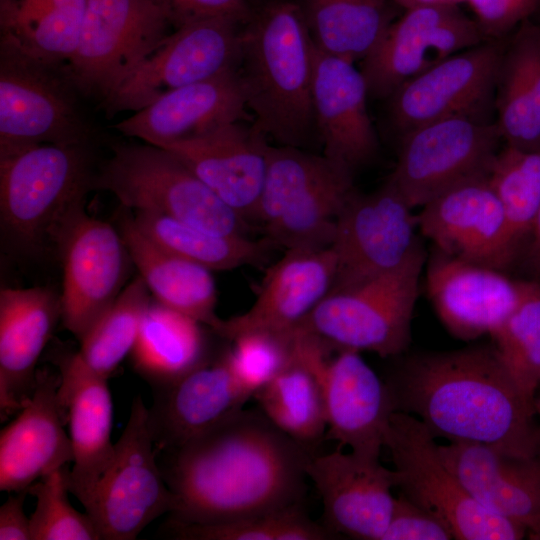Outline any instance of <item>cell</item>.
<instances>
[{"label": "cell", "mask_w": 540, "mask_h": 540, "mask_svg": "<svg viewBox=\"0 0 540 540\" xmlns=\"http://www.w3.org/2000/svg\"><path fill=\"white\" fill-rule=\"evenodd\" d=\"M238 69L177 88L114 127L123 135L165 147L248 116Z\"/></svg>", "instance_id": "obj_30"}, {"label": "cell", "mask_w": 540, "mask_h": 540, "mask_svg": "<svg viewBox=\"0 0 540 540\" xmlns=\"http://www.w3.org/2000/svg\"><path fill=\"white\" fill-rule=\"evenodd\" d=\"M132 219L162 248L211 271L260 263L274 245L268 239L253 240L246 235L213 234L156 212L134 211Z\"/></svg>", "instance_id": "obj_36"}, {"label": "cell", "mask_w": 540, "mask_h": 540, "mask_svg": "<svg viewBox=\"0 0 540 540\" xmlns=\"http://www.w3.org/2000/svg\"><path fill=\"white\" fill-rule=\"evenodd\" d=\"M153 390L148 424L157 453L176 448L212 428L243 409L253 397L233 371L229 348Z\"/></svg>", "instance_id": "obj_21"}, {"label": "cell", "mask_w": 540, "mask_h": 540, "mask_svg": "<svg viewBox=\"0 0 540 540\" xmlns=\"http://www.w3.org/2000/svg\"><path fill=\"white\" fill-rule=\"evenodd\" d=\"M67 473L65 466L28 488V494L36 498L35 510L29 517L31 540H101L89 514L70 504Z\"/></svg>", "instance_id": "obj_42"}, {"label": "cell", "mask_w": 540, "mask_h": 540, "mask_svg": "<svg viewBox=\"0 0 540 540\" xmlns=\"http://www.w3.org/2000/svg\"><path fill=\"white\" fill-rule=\"evenodd\" d=\"M494 109L505 143L521 148L540 146V25L529 19L505 39Z\"/></svg>", "instance_id": "obj_32"}, {"label": "cell", "mask_w": 540, "mask_h": 540, "mask_svg": "<svg viewBox=\"0 0 540 540\" xmlns=\"http://www.w3.org/2000/svg\"><path fill=\"white\" fill-rule=\"evenodd\" d=\"M502 140L495 122L457 116L432 122L400 136L388 182L411 208L423 207L466 180L487 175Z\"/></svg>", "instance_id": "obj_12"}, {"label": "cell", "mask_w": 540, "mask_h": 540, "mask_svg": "<svg viewBox=\"0 0 540 540\" xmlns=\"http://www.w3.org/2000/svg\"><path fill=\"white\" fill-rule=\"evenodd\" d=\"M491 337L518 387L535 403L540 384V281L522 280L516 306Z\"/></svg>", "instance_id": "obj_41"}, {"label": "cell", "mask_w": 540, "mask_h": 540, "mask_svg": "<svg viewBox=\"0 0 540 540\" xmlns=\"http://www.w3.org/2000/svg\"><path fill=\"white\" fill-rule=\"evenodd\" d=\"M487 179L520 247L523 239L530 236L540 205V146L521 148L505 143L497 151Z\"/></svg>", "instance_id": "obj_39"}, {"label": "cell", "mask_w": 540, "mask_h": 540, "mask_svg": "<svg viewBox=\"0 0 540 540\" xmlns=\"http://www.w3.org/2000/svg\"><path fill=\"white\" fill-rule=\"evenodd\" d=\"M397 5L403 6L405 9L430 3H456L465 0H393Z\"/></svg>", "instance_id": "obj_49"}, {"label": "cell", "mask_w": 540, "mask_h": 540, "mask_svg": "<svg viewBox=\"0 0 540 540\" xmlns=\"http://www.w3.org/2000/svg\"><path fill=\"white\" fill-rule=\"evenodd\" d=\"M535 408H536L537 416L539 417V420H540V397L536 398L535 400Z\"/></svg>", "instance_id": "obj_51"}, {"label": "cell", "mask_w": 540, "mask_h": 540, "mask_svg": "<svg viewBox=\"0 0 540 540\" xmlns=\"http://www.w3.org/2000/svg\"><path fill=\"white\" fill-rule=\"evenodd\" d=\"M16 0H0V24H4L10 18Z\"/></svg>", "instance_id": "obj_50"}, {"label": "cell", "mask_w": 540, "mask_h": 540, "mask_svg": "<svg viewBox=\"0 0 540 540\" xmlns=\"http://www.w3.org/2000/svg\"><path fill=\"white\" fill-rule=\"evenodd\" d=\"M90 142L41 144L0 158V221L5 238L28 254L58 253L93 189Z\"/></svg>", "instance_id": "obj_4"}, {"label": "cell", "mask_w": 540, "mask_h": 540, "mask_svg": "<svg viewBox=\"0 0 540 540\" xmlns=\"http://www.w3.org/2000/svg\"><path fill=\"white\" fill-rule=\"evenodd\" d=\"M306 474L321 497L324 526L331 533L360 540L382 539L395 501L391 492L396 487L394 470L338 447L311 455Z\"/></svg>", "instance_id": "obj_19"}, {"label": "cell", "mask_w": 540, "mask_h": 540, "mask_svg": "<svg viewBox=\"0 0 540 540\" xmlns=\"http://www.w3.org/2000/svg\"><path fill=\"white\" fill-rule=\"evenodd\" d=\"M60 376L58 397L73 449L69 491L84 506L113 453V405L108 379L95 373L78 351L60 350L51 359Z\"/></svg>", "instance_id": "obj_23"}, {"label": "cell", "mask_w": 540, "mask_h": 540, "mask_svg": "<svg viewBox=\"0 0 540 540\" xmlns=\"http://www.w3.org/2000/svg\"><path fill=\"white\" fill-rule=\"evenodd\" d=\"M386 385L394 411L414 415L435 438L482 443L516 457L540 456L535 403L494 346L411 357Z\"/></svg>", "instance_id": "obj_2"}, {"label": "cell", "mask_w": 540, "mask_h": 540, "mask_svg": "<svg viewBox=\"0 0 540 540\" xmlns=\"http://www.w3.org/2000/svg\"><path fill=\"white\" fill-rule=\"evenodd\" d=\"M368 96L363 73L353 62L314 44L312 100L324 155L353 172L371 161L378 149Z\"/></svg>", "instance_id": "obj_28"}, {"label": "cell", "mask_w": 540, "mask_h": 540, "mask_svg": "<svg viewBox=\"0 0 540 540\" xmlns=\"http://www.w3.org/2000/svg\"><path fill=\"white\" fill-rule=\"evenodd\" d=\"M428 297L445 328L470 341L490 336L516 306L522 280L502 270L459 259L436 249L426 268Z\"/></svg>", "instance_id": "obj_24"}, {"label": "cell", "mask_w": 540, "mask_h": 540, "mask_svg": "<svg viewBox=\"0 0 540 540\" xmlns=\"http://www.w3.org/2000/svg\"><path fill=\"white\" fill-rule=\"evenodd\" d=\"M448 523L405 495L395 497L392 514L381 540H450Z\"/></svg>", "instance_id": "obj_44"}, {"label": "cell", "mask_w": 540, "mask_h": 540, "mask_svg": "<svg viewBox=\"0 0 540 540\" xmlns=\"http://www.w3.org/2000/svg\"><path fill=\"white\" fill-rule=\"evenodd\" d=\"M333 350L303 328H296L289 362L254 395L261 412L308 450L326 435L322 368Z\"/></svg>", "instance_id": "obj_31"}, {"label": "cell", "mask_w": 540, "mask_h": 540, "mask_svg": "<svg viewBox=\"0 0 540 540\" xmlns=\"http://www.w3.org/2000/svg\"><path fill=\"white\" fill-rule=\"evenodd\" d=\"M435 437L414 415L393 411L384 434L401 494L437 514L460 540H519L527 529L479 504L444 464Z\"/></svg>", "instance_id": "obj_9"}, {"label": "cell", "mask_w": 540, "mask_h": 540, "mask_svg": "<svg viewBox=\"0 0 540 540\" xmlns=\"http://www.w3.org/2000/svg\"><path fill=\"white\" fill-rule=\"evenodd\" d=\"M485 41L475 20L456 3L407 8L362 60L369 96L388 99L410 79Z\"/></svg>", "instance_id": "obj_14"}, {"label": "cell", "mask_w": 540, "mask_h": 540, "mask_svg": "<svg viewBox=\"0 0 540 540\" xmlns=\"http://www.w3.org/2000/svg\"><path fill=\"white\" fill-rule=\"evenodd\" d=\"M14 493L0 507V540H31L30 518L23 508L28 490Z\"/></svg>", "instance_id": "obj_47"}, {"label": "cell", "mask_w": 540, "mask_h": 540, "mask_svg": "<svg viewBox=\"0 0 540 540\" xmlns=\"http://www.w3.org/2000/svg\"><path fill=\"white\" fill-rule=\"evenodd\" d=\"M313 40L302 8L267 6L242 31L238 68L253 126L280 145L299 147L315 124Z\"/></svg>", "instance_id": "obj_3"}, {"label": "cell", "mask_w": 540, "mask_h": 540, "mask_svg": "<svg viewBox=\"0 0 540 540\" xmlns=\"http://www.w3.org/2000/svg\"><path fill=\"white\" fill-rule=\"evenodd\" d=\"M88 0H16L1 32L38 55L67 62L80 36Z\"/></svg>", "instance_id": "obj_38"}, {"label": "cell", "mask_w": 540, "mask_h": 540, "mask_svg": "<svg viewBox=\"0 0 540 540\" xmlns=\"http://www.w3.org/2000/svg\"><path fill=\"white\" fill-rule=\"evenodd\" d=\"M336 271L331 246L286 250L268 269L252 306L222 319L214 333L230 342L248 332L293 331L331 291Z\"/></svg>", "instance_id": "obj_20"}, {"label": "cell", "mask_w": 540, "mask_h": 540, "mask_svg": "<svg viewBox=\"0 0 540 540\" xmlns=\"http://www.w3.org/2000/svg\"><path fill=\"white\" fill-rule=\"evenodd\" d=\"M437 448L444 464L479 504L540 539V456H511L475 442H449Z\"/></svg>", "instance_id": "obj_27"}, {"label": "cell", "mask_w": 540, "mask_h": 540, "mask_svg": "<svg viewBox=\"0 0 540 540\" xmlns=\"http://www.w3.org/2000/svg\"><path fill=\"white\" fill-rule=\"evenodd\" d=\"M425 262L419 241L395 269L332 289L300 327L334 349L369 351L381 357L400 354L410 342Z\"/></svg>", "instance_id": "obj_7"}, {"label": "cell", "mask_w": 540, "mask_h": 540, "mask_svg": "<svg viewBox=\"0 0 540 540\" xmlns=\"http://www.w3.org/2000/svg\"><path fill=\"white\" fill-rule=\"evenodd\" d=\"M204 324L158 301L146 307L130 353L133 369L152 387L176 381L212 360Z\"/></svg>", "instance_id": "obj_34"}, {"label": "cell", "mask_w": 540, "mask_h": 540, "mask_svg": "<svg viewBox=\"0 0 540 540\" xmlns=\"http://www.w3.org/2000/svg\"><path fill=\"white\" fill-rule=\"evenodd\" d=\"M163 534L180 540H327L335 539L324 525L312 521L301 504L249 518L191 523L169 518Z\"/></svg>", "instance_id": "obj_40"}, {"label": "cell", "mask_w": 540, "mask_h": 540, "mask_svg": "<svg viewBox=\"0 0 540 540\" xmlns=\"http://www.w3.org/2000/svg\"><path fill=\"white\" fill-rule=\"evenodd\" d=\"M93 189L112 193L127 209L167 215L204 231L246 235V223L172 152L121 144L95 171Z\"/></svg>", "instance_id": "obj_8"}, {"label": "cell", "mask_w": 540, "mask_h": 540, "mask_svg": "<svg viewBox=\"0 0 540 540\" xmlns=\"http://www.w3.org/2000/svg\"><path fill=\"white\" fill-rule=\"evenodd\" d=\"M530 238L527 254L528 263L533 274L536 276V280L540 281V205L530 233Z\"/></svg>", "instance_id": "obj_48"}, {"label": "cell", "mask_w": 540, "mask_h": 540, "mask_svg": "<svg viewBox=\"0 0 540 540\" xmlns=\"http://www.w3.org/2000/svg\"><path fill=\"white\" fill-rule=\"evenodd\" d=\"M353 173L324 154L270 145L257 211L267 239L286 250L330 247Z\"/></svg>", "instance_id": "obj_6"}, {"label": "cell", "mask_w": 540, "mask_h": 540, "mask_svg": "<svg viewBox=\"0 0 540 540\" xmlns=\"http://www.w3.org/2000/svg\"><path fill=\"white\" fill-rule=\"evenodd\" d=\"M168 24L154 0H88L66 62L81 94L101 105L166 38Z\"/></svg>", "instance_id": "obj_11"}, {"label": "cell", "mask_w": 540, "mask_h": 540, "mask_svg": "<svg viewBox=\"0 0 540 540\" xmlns=\"http://www.w3.org/2000/svg\"><path fill=\"white\" fill-rule=\"evenodd\" d=\"M58 371L38 369L33 393L0 434V490L19 492L43 476L73 463L64 426Z\"/></svg>", "instance_id": "obj_26"}, {"label": "cell", "mask_w": 540, "mask_h": 540, "mask_svg": "<svg viewBox=\"0 0 540 540\" xmlns=\"http://www.w3.org/2000/svg\"><path fill=\"white\" fill-rule=\"evenodd\" d=\"M159 453L176 499L171 518L191 523L234 521L301 504L312 455L262 412L244 408Z\"/></svg>", "instance_id": "obj_1"}, {"label": "cell", "mask_w": 540, "mask_h": 540, "mask_svg": "<svg viewBox=\"0 0 540 540\" xmlns=\"http://www.w3.org/2000/svg\"><path fill=\"white\" fill-rule=\"evenodd\" d=\"M505 39L458 52L396 89L388 98V110L391 126L399 136L446 118H486L489 108L494 107Z\"/></svg>", "instance_id": "obj_15"}, {"label": "cell", "mask_w": 540, "mask_h": 540, "mask_svg": "<svg viewBox=\"0 0 540 540\" xmlns=\"http://www.w3.org/2000/svg\"><path fill=\"white\" fill-rule=\"evenodd\" d=\"M176 28L200 19L229 18L241 24L251 20L246 0H154Z\"/></svg>", "instance_id": "obj_46"}, {"label": "cell", "mask_w": 540, "mask_h": 540, "mask_svg": "<svg viewBox=\"0 0 540 540\" xmlns=\"http://www.w3.org/2000/svg\"><path fill=\"white\" fill-rule=\"evenodd\" d=\"M85 511L101 540H132L153 520L173 513L176 499L159 463L142 396L132 402L127 424Z\"/></svg>", "instance_id": "obj_10"}, {"label": "cell", "mask_w": 540, "mask_h": 540, "mask_svg": "<svg viewBox=\"0 0 540 540\" xmlns=\"http://www.w3.org/2000/svg\"><path fill=\"white\" fill-rule=\"evenodd\" d=\"M393 3V0H304L302 11L315 46L354 63L373 51L394 21Z\"/></svg>", "instance_id": "obj_35"}, {"label": "cell", "mask_w": 540, "mask_h": 540, "mask_svg": "<svg viewBox=\"0 0 540 540\" xmlns=\"http://www.w3.org/2000/svg\"><path fill=\"white\" fill-rule=\"evenodd\" d=\"M149 292L141 276L134 279L79 341L81 358L98 375L109 379L132 352Z\"/></svg>", "instance_id": "obj_37"}, {"label": "cell", "mask_w": 540, "mask_h": 540, "mask_svg": "<svg viewBox=\"0 0 540 540\" xmlns=\"http://www.w3.org/2000/svg\"><path fill=\"white\" fill-rule=\"evenodd\" d=\"M269 146L261 132L240 120L163 148L178 157L246 223L257 221Z\"/></svg>", "instance_id": "obj_22"}, {"label": "cell", "mask_w": 540, "mask_h": 540, "mask_svg": "<svg viewBox=\"0 0 540 540\" xmlns=\"http://www.w3.org/2000/svg\"><path fill=\"white\" fill-rule=\"evenodd\" d=\"M240 24L217 17L176 28L100 105L107 117L139 111L177 88L237 70Z\"/></svg>", "instance_id": "obj_13"}, {"label": "cell", "mask_w": 540, "mask_h": 540, "mask_svg": "<svg viewBox=\"0 0 540 540\" xmlns=\"http://www.w3.org/2000/svg\"><path fill=\"white\" fill-rule=\"evenodd\" d=\"M412 210L388 181L372 193L355 190L335 224L331 248L337 271L332 289L362 282L402 264L419 242L415 236L417 215Z\"/></svg>", "instance_id": "obj_16"}, {"label": "cell", "mask_w": 540, "mask_h": 540, "mask_svg": "<svg viewBox=\"0 0 540 540\" xmlns=\"http://www.w3.org/2000/svg\"><path fill=\"white\" fill-rule=\"evenodd\" d=\"M421 208L418 228L437 250L502 271L517 257L519 246L487 175L459 183Z\"/></svg>", "instance_id": "obj_17"}, {"label": "cell", "mask_w": 540, "mask_h": 540, "mask_svg": "<svg viewBox=\"0 0 540 540\" xmlns=\"http://www.w3.org/2000/svg\"><path fill=\"white\" fill-rule=\"evenodd\" d=\"M66 62L0 37V158L41 144L90 142L93 127Z\"/></svg>", "instance_id": "obj_5"}, {"label": "cell", "mask_w": 540, "mask_h": 540, "mask_svg": "<svg viewBox=\"0 0 540 540\" xmlns=\"http://www.w3.org/2000/svg\"><path fill=\"white\" fill-rule=\"evenodd\" d=\"M486 41L507 38L537 10L540 0H465Z\"/></svg>", "instance_id": "obj_45"}, {"label": "cell", "mask_w": 540, "mask_h": 540, "mask_svg": "<svg viewBox=\"0 0 540 540\" xmlns=\"http://www.w3.org/2000/svg\"><path fill=\"white\" fill-rule=\"evenodd\" d=\"M133 261L156 301L184 313L213 332L221 322L215 312L216 286L212 271L177 256L147 237L132 217L119 230Z\"/></svg>", "instance_id": "obj_33"}, {"label": "cell", "mask_w": 540, "mask_h": 540, "mask_svg": "<svg viewBox=\"0 0 540 540\" xmlns=\"http://www.w3.org/2000/svg\"><path fill=\"white\" fill-rule=\"evenodd\" d=\"M295 329L285 333L248 332L230 342L229 359L243 386L253 395L272 380L289 362Z\"/></svg>", "instance_id": "obj_43"}, {"label": "cell", "mask_w": 540, "mask_h": 540, "mask_svg": "<svg viewBox=\"0 0 540 540\" xmlns=\"http://www.w3.org/2000/svg\"><path fill=\"white\" fill-rule=\"evenodd\" d=\"M61 320L60 296L46 287L0 292V416L19 412L36 384V364Z\"/></svg>", "instance_id": "obj_29"}, {"label": "cell", "mask_w": 540, "mask_h": 540, "mask_svg": "<svg viewBox=\"0 0 540 540\" xmlns=\"http://www.w3.org/2000/svg\"><path fill=\"white\" fill-rule=\"evenodd\" d=\"M327 430L325 438L338 447L379 460L384 434L394 411L386 383L359 351L334 349L322 368Z\"/></svg>", "instance_id": "obj_25"}, {"label": "cell", "mask_w": 540, "mask_h": 540, "mask_svg": "<svg viewBox=\"0 0 540 540\" xmlns=\"http://www.w3.org/2000/svg\"><path fill=\"white\" fill-rule=\"evenodd\" d=\"M58 254L64 274L61 321L80 341L120 294L129 254L120 232L85 210L66 230Z\"/></svg>", "instance_id": "obj_18"}]
</instances>
